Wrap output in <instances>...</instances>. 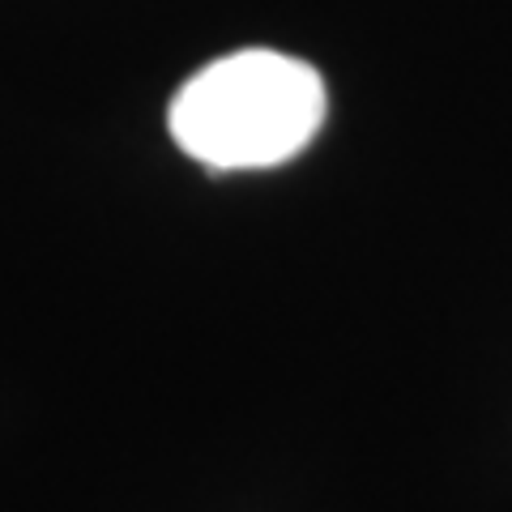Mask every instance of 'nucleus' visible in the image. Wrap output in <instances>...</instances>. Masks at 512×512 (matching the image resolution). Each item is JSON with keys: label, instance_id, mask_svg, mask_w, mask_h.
I'll use <instances>...</instances> for the list:
<instances>
[{"label": "nucleus", "instance_id": "1", "mask_svg": "<svg viewBox=\"0 0 512 512\" xmlns=\"http://www.w3.org/2000/svg\"><path fill=\"white\" fill-rule=\"evenodd\" d=\"M167 124L175 146L210 171L278 167L325 124V82L295 56L248 47L192 73Z\"/></svg>", "mask_w": 512, "mask_h": 512}]
</instances>
